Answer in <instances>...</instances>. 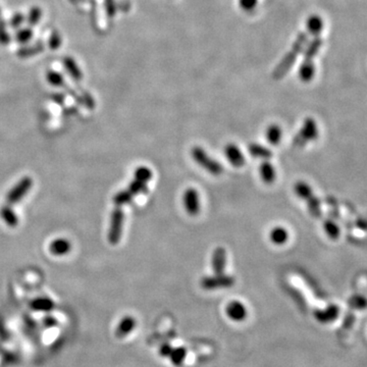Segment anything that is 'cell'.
Returning a JSON list of instances; mask_svg holds the SVG:
<instances>
[{"label": "cell", "instance_id": "obj_1", "mask_svg": "<svg viewBox=\"0 0 367 367\" xmlns=\"http://www.w3.org/2000/svg\"><path fill=\"white\" fill-rule=\"evenodd\" d=\"M191 154L196 163L212 175H219L224 171L222 165L214 158H211L203 148L196 146L192 149Z\"/></svg>", "mask_w": 367, "mask_h": 367}, {"label": "cell", "instance_id": "obj_2", "mask_svg": "<svg viewBox=\"0 0 367 367\" xmlns=\"http://www.w3.org/2000/svg\"><path fill=\"white\" fill-rule=\"evenodd\" d=\"M125 213L120 207H116L110 216V224L107 239L111 245H116L121 238L122 228H124Z\"/></svg>", "mask_w": 367, "mask_h": 367}, {"label": "cell", "instance_id": "obj_3", "mask_svg": "<svg viewBox=\"0 0 367 367\" xmlns=\"http://www.w3.org/2000/svg\"><path fill=\"white\" fill-rule=\"evenodd\" d=\"M34 182H33L32 177L30 176H24L6 194V202L9 205L17 204L20 200H23L26 195L30 192Z\"/></svg>", "mask_w": 367, "mask_h": 367}, {"label": "cell", "instance_id": "obj_4", "mask_svg": "<svg viewBox=\"0 0 367 367\" xmlns=\"http://www.w3.org/2000/svg\"><path fill=\"white\" fill-rule=\"evenodd\" d=\"M235 283V279L231 275L215 274L214 276H206L201 281L202 288L206 290H214L218 288H229Z\"/></svg>", "mask_w": 367, "mask_h": 367}, {"label": "cell", "instance_id": "obj_5", "mask_svg": "<svg viewBox=\"0 0 367 367\" xmlns=\"http://www.w3.org/2000/svg\"><path fill=\"white\" fill-rule=\"evenodd\" d=\"M316 135H317V131H316L314 121L311 118H308L305 120V124L303 128L301 129V131H300L296 135V137L294 138L293 143L295 146L301 147L306 142L314 139Z\"/></svg>", "mask_w": 367, "mask_h": 367}, {"label": "cell", "instance_id": "obj_6", "mask_svg": "<svg viewBox=\"0 0 367 367\" xmlns=\"http://www.w3.org/2000/svg\"><path fill=\"white\" fill-rule=\"evenodd\" d=\"M183 202L187 213L191 216H195L200 211V198L197 190L193 188L187 189L184 193Z\"/></svg>", "mask_w": 367, "mask_h": 367}, {"label": "cell", "instance_id": "obj_7", "mask_svg": "<svg viewBox=\"0 0 367 367\" xmlns=\"http://www.w3.org/2000/svg\"><path fill=\"white\" fill-rule=\"evenodd\" d=\"M225 153L228 160L231 162L232 166H235V168H241V166L245 164L244 155L236 144H228L225 149Z\"/></svg>", "mask_w": 367, "mask_h": 367}, {"label": "cell", "instance_id": "obj_8", "mask_svg": "<svg viewBox=\"0 0 367 367\" xmlns=\"http://www.w3.org/2000/svg\"><path fill=\"white\" fill-rule=\"evenodd\" d=\"M227 262V251L225 248L218 247L213 251L212 258H211V264L212 270L215 274H222L225 271Z\"/></svg>", "mask_w": 367, "mask_h": 367}, {"label": "cell", "instance_id": "obj_9", "mask_svg": "<svg viewBox=\"0 0 367 367\" xmlns=\"http://www.w3.org/2000/svg\"><path fill=\"white\" fill-rule=\"evenodd\" d=\"M72 250V243L64 238L53 240L49 245V251L54 256H64Z\"/></svg>", "mask_w": 367, "mask_h": 367}, {"label": "cell", "instance_id": "obj_10", "mask_svg": "<svg viewBox=\"0 0 367 367\" xmlns=\"http://www.w3.org/2000/svg\"><path fill=\"white\" fill-rule=\"evenodd\" d=\"M227 314L228 316L236 321H241L245 319L247 315V309L239 301H232L227 306Z\"/></svg>", "mask_w": 367, "mask_h": 367}, {"label": "cell", "instance_id": "obj_11", "mask_svg": "<svg viewBox=\"0 0 367 367\" xmlns=\"http://www.w3.org/2000/svg\"><path fill=\"white\" fill-rule=\"evenodd\" d=\"M62 63L64 70L68 72L72 79H74L77 82H79L83 79V72L81 71L79 65H77V63L73 58L65 57L62 60Z\"/></svg>", "mask_w": 367, "mask_h": 367}, {"label": "cell", "instance_id": "obj_12", "mask_svg": "<svg viewBox=\"0 0 367 367\" xmlns=\"http://www.w3.org/2000/svg\"><path fill=\"white\" fill-rule=\"evenodd\" d=\"M30 307L38 312H49L54 308V302L50 298L39 297L30 302Z\"/></svg>", "mask_w": 367, "mask_h": 367}, {"label": "cell", "instance_id": "obj_13", "mask_svg": "<svg viewBox=\"0 0 367 367\" xmlns=\"http://www.w3.org/2000/svg\"><path fill=\"white\" fill-rule=\"evenodd\" d=\"M0 217L10 228H15L19 225V216L9 205H3L0 208Z\"/></svg>", "mask_w": 367, "mask_h": 367}, {"label": "cell", "instance_id": "obj_14", "mask_svg": "<svg viewBox=\"0 0 367 367\" xmlns=\"http://www.w3.org/2000/svg\"><path fill=\"white\" fill-rule=\"evenodd\" d=\"M248 151L252 157L255 158H262V159H270L272 157V152L270 149L266 148L265 146L260 145V144L252 143L248 146Z\"/></svg>", "mask_w": 367, "mask_h": 367}, {"label": "cell", "instance_id": "obj_15", "mask_svg": "<svg viewBox=\"0 0 367 367\" xmlns=\"http://www.w3.org/2000/svg\"><path fill=\"white\" fill-rule=\"evenodd\" d=\"M136 326V321L132 316H126L120 320L118 324V327L116 328V336L118 338H124L128 336V333H130L133 329L135 328Z\"/></svg>", "mask_w": 367, "mask_h": 367}, {"label": "cell", "instance_id": "obj_16", "mask_svg": "<svg viewBox=\"0 0 367 367\" xmlns=\"http://www.w3.org/2000/svg\"><path fill=\"white\" fill-rule=\"evenodd\" d=\"M259 174L265 184H272L275 180V171L269 161H264L260 164Z\"/></svg>", "mask_w": 367, "mask_h": 367}, {"label": "cell", "instance_id": "obj_17", "mask_svg": "<svg viewBox=\"0 0 367 367\" xmlns=\"http://www.w3.org/2000/svg\"><path fill=\"white\" fill-rule=\"evenodd\" d=\"M270 241L276 245H283L289 239L288 231L283 227H275L270 233Z\"/></svg>", "mask_w": 367, "mask_h": 367}, {"label": "cell", "instance_id": "obj_18", "mask_svg": "<svg viewBox=\"0 0 367 367\" xmlns=\"http://www.w3.org/2000/svg\"><path fill=\"white\" fill-rule=\"evenodd\" d=\"M33 37H34V31L31 29V27H26L19 29L15 34V40L19 44L25 45V44L29 43Z\"/></svg>", "mask_w": 367, "mask_h": 367}, {"label": "cell", "instance_id": "obj_19", "mask_svg": "<svg viewBox=\"0 0 367 367\" xmlns=\"http://www.w3.org/2000/svg\"><path fill=\"white\" fill-rule=\"evenodd\" d=\"M266 139L271 145L280 144L282 139V129L277 125H271L266 130Z\"/></svg>", "mask_w": 367, "mask_h": 367}, {"label": "cell", "instance_id": "obj_20", "mask_svg": "<svg viewBox=\"0 0 367 367\" xmlns=\"http://www.w3.org/2000/svg\"><path fill=\"white\" fill-rule=\"evenodd\" d=\"M133 198H134V195L129 190H122L114 196L113 201L116 207H121L126 204H129L133 200Z\"/></svg>", "mask_w": 367, "mask_h": 367}, {"label": "cell", "instance_id": "obj_21", "mask_svg": "<svg viewBox=\"0 0 367 367\" xmlns=\"http://www.w3.org/2000/svg\"><path fill=\"white\" fill-rule=\"evenodd\" d=\"M42 19V9L39 6H33L29 10V14L26 18L27 24L29 27H35L38 25Z\"/></svg>", "mask_w": 367, "mask_h": 367}, {"label": "cell", "instance_id": "obj_22", "mask_svg": "<svg viewBox=\"0 0 367 367\" xmlns=\"http://www.w3.org/2000/svg\"><path fill=\"white\" fill-rule=\"evenodd\" d=\"M43 49H44V44L43 43H37L33 46H27V47L20 48L18 51V55L21 58H26L32 57V55H35L39 52H42Z\"/></svg>", "mask_w": 367, "mask_h": 367}, {"label": "cell", "instance_id": "obj_23", "mask_svg": "<svg viewBox=\"0 0 367 367\" xmlns=\"http://www.w3.org/2000/svg\"><path fill=\"white\" fill-rule=\"evenodd\" d=\"M134 176L135 180L147 183L152 179V172L149 168H146V166H139L134 173Z\"/></svg>", "mask_w": 367, "mask_h": 367}, {"label": "cell", "instance_id": "obj_24", "mask_svg": "<svg viewBox=\"0 0 367 367\" xmlns=\"http://www.w3.org/2000/svg\"><path fill=\"white\" fill-rule=\"evenodd\" d=\"M46 80L48 84H50L53 87H61L64 85V77L63 76L57 72V71H50L46 74Z\"/></svg>", "mask_w": 367, "mask_h": 367}, {"label": "cell", "instance_id": "obj_25", "mask_svg": "<svg viewBox=\"0 0 367 367\" xmlns=\"http://www.w3.org/2000/svg\"><path fill=\"white\" fill-rule=\"evenodd\" d=\"M128 190L133 194V195H137V194H144V193H147L148 192V187L146 185V183H143V182H140L138 180H134L132 181L129 185V189Z\"/></svg>", "mask_w": 367, "mask_h": 367}, {"label": "cell", "instance_id": "obj_26", "mask_svg": "<svg viewBox=\"0 0 367 367\" xmlns=\"http://www.w3.org/2000/svg\"><path fill=\"white\" fill-rule=\"evenodd\" d=\"M295 192L298 195V197L305 200H308L311 197V193H312L311 192L310 187L303 182H298L295 185Z\"/></svg>", "mask_w": 367, "mask_h": 367}, {"label": "cell", "instance_id": "obj_27", "mask_svg": "<svg viewBox=\"0 0 367 367\" xmlns=\"http://www.w3.org/2000/svg\"><path fill=\"white\" fill-rule=\"evenodd\" d=\"M6 21L2 19H0V44L1 45H8L12 41V37H10L9 33L6 30Z\"/></svg>", "mask_w": 367, "mask_h": 367}, {"label": "cell", "instance_id": "obj_28", "mask_svg": "<svg viewBox=\"0 0 367 367\" xmlns=\"http://www.w3.org/2000/svg\"><path fill=\"white\" fill-rule=\"evenodd\" d=\"M62 44V39L58 31H53L48 39V47L51 50H58Z\"/></svg>", "mask_w": 367, "mask_h": 367}, {"label": "cell", "instance_id": "obj_29", "mask_svg": "<svg viewBox=\"0 0 367 367\" xmlns=\"http://www.w3.org/2000/svg\"><path fill=\"white\" fill-rule=\"evenodd\" d=\"M25 20H26V17L23 14L17 13L12 17V19H10L9 26H10V28H13V29H19L21 25L25 23Z\"/></svg>", "mask_w": 367, "mask_h": 367}, {"label": "cell", "instance_id": "obj_30", "mask_svg": "<svg viewBox=\"0 0 367 367\" xmlns=\"http://www.w3.org/2000/svg\"><path fill=\"white\" fill-rule=\"evenodd\" d=\"M308 208L310 210V213L313 216H320L319 212V201L315 198L311 196L308 199Z\"/></svg>", "mask_w": 367, "mask_h": 367}, {"label": "cell", "instance_id": "obj_31", "mask_svg": "<svg viewBox=\"0 0 367 367\" xmlns=\"http://www.w3.org/2000/svg\"><path fill=\"white\" fill-rule=\"evenodd\" d=\"M104 4H105V9H106V12H107V15L110 18H113L114 15L116 14V3H115V0H105Z\"/></svg>", "mask_w": 367, "mask_h": 367}, {"label": "cell", "instance_id": "obj_32", "mask_svg": "<svg viewBox=\"0 0 367 367\" xmlns=\"http://www.w3.org/2000/svg\"><path fill=\"white\" fill-rule=\"evenodd\" d=\"M45 322H46V324L47 325H49V326H51V325H54L55 324V320L52 318V317H46V319H45Z\"/></svg>", "mask_w": 367, "mask_h": 367}, {"label": "cell", "instance_id": "obj_33", "mask_svg": "<svg viewBox=\"0 0 367 367\" xmlns=\"http://www.w3.org/2000/svg\"><path fill=\"white\" fill-rule=\"evenodd\" d=\"M0 17H1V8H0Z\"/></svg>", "mask_w": 367, "mask_h": 367}]
</instances>
